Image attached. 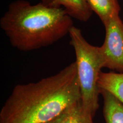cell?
<instances>
[{
	"label": "cell",
	"mask_w": 123,
	"mask_h": 123,
	"mask_svg": "<svg viewBox=\"0 0 123 123\" xmlns=\"http://www.w3.org/2000/svg\"><path fill=\"white\" fill-rule=\"evenodd\" d=\"M80 101L74 62L55 75L15 86L0 112V123H46Z\"/></svg>",
	"instance_id": "1"
},
{
	"label": "cell",
	"mask_w": 123,
	"mask_h": 123,
	"mask_svg": "<svg viewBox=\"0 0 123 123\" xmlns=\"http://www.w3.org/2000/svg\"><path fill=\"white\" fill-rule=\"evenodd\" d=\"M0 26L12 46L29 51L56 42L69 34L74 25L63 7L17 0L10 4L0 19Z\"/></svg>",
	"instance_id": "2"
},
{
	"label": "cell",
	"mask_w": 123,
	"mask_h": 123,
	"mask_svg": "<svg viewBox=\"0 0 123 123\" xmlns=\"http://www.w3.org/2000/svg\"><path fill=\"white\" fill-rule=\"evenodd\" d=\"M68 35L76 55L81 104L86 111L93 116L99 107L100 90L98 80L101 68H104L102 55L99 47L89 43L80 29L74 26Z\"/></svg>",
	"instance_id": "3"
},
{
	"label": "cell",
	"mask_w": 123,
	"mask_h": 123,
	"mask_svg": "<svg viewBox=\"0 0 123 123\" xmlns=\"http://www.w3.org/2000/svg\"><path fill=\"white\" fill-rule=\"evenodd\" d=\"M105 37L99 47L104 68L123 73V22L119 15L113 17L104 25Z\"/></svg>",
	"instance_id": "4"
},
{
	"label": "cell",
	"mask_w": 123,
	"mask_h": 123,
	"mask_svg": "<svg viewBox=\"0 0 123 123\" xmlns=\"http://www.w3.org/2000/svg\"><path fill=\"white\" fill-rule=\"evenodd\" d=\"M92 118L93 116L86 111L80 101L46 123H93Z\"/></svg>",
	"instance_id": "5"
},
{
	"label": "cell",
	"mask_w": 123,
	"mask_h": 123,
	"mask_svg": "<svg viewBox=\"0 0 123 123\" xmlns=\"http://www.w3.org/2000/svg\"><path fill=\"white\" fill-rule=\"evenodd\" d=\"M98 85L100 90L110 92L123 104V73L101 72Z\"/></svg>",
	"instance_id": "6"
},
{
	"label": "cell",
	"mask_w": 123,
	"mask_h": 123,
	"mask_svg": "<svg viewBox=\"0 0 123 123\" xmlns=\"http://www.w3.org/2000/svg\"><path fill=\"white\" fill-rule=\"evenodd\" d=\"M104 99L103 113L106 123H123V104L113 95L100 90Z\"/></svg>",
	"instance_id": "7"
},
{
	"label": "cell",
	"mask_w": 123,
	"mask_h": 123,
	"mask_svg": "<svg viewBox=\"0 0 123 123\" xmlns=\"http://www.w3.org/2000/svg\"><path fill=\"white\" fill-rule=\"evenodd\" d=\"M104 25L113 17L119 15L120 8L117 0H86Z\"/></svg>",
	"instance_id": "8"
},
{
	"label": "cell",
	"mask_w": 123,
	"mask_h": 123,
	"mask_svg": "<svg viewBox=\"0 0 123 123\" xmlns=\"http://www.w3.org/2000/svg\"><path fill=\"white\" fill-rule=\"evenodd\" d=\"M57 5L63 6L71 17L82 22H87L92 11L86 0H56Z\"/></svg>",
	"instance_id": "9"
},
{
	"label": "cell",
	"mask_w": 123,
	"mask_h": 123,
	"mask_svg": "<svg viewBox=\"0 0 123 123\" xmlns=\"http://www.w3.org/2000/svg\"><path fill=\"white\" fill-rule=\"evenodd\" d=\"M42 3L46 5L52 7H59L57 5L56 0H42Z\"/></svg>",
	"instance_id": "10"
}]
</instances>
